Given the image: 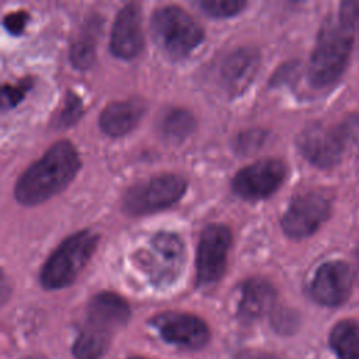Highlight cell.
Instances as JSON below:
<instances>
[{
  "instance_id": "cell-1",
  "label": "cell",
  "mask_w": 359,
  "mask_h": 359,
  "mask_svg": "<svg viewBox=\"0 0 359 359\" xmlns=\"http://www.w3.org/2000/svg\"><path fill=\"white\" fill-rule=\"evenodd\" d=\"M359 31V1H342L335 15H330L317 36L309 63V81L323 88L344 73L355 36Z\"/></svg>"
},
{
  "instance_id": "cell-2",
  "label": "cell",
  "mask_w": 359,
  "mask_h": 359,
  "mask_svg": "<svg viewBox=\"0 0 359 359\" xmlns=\"http://www.w3.org/2000/svg\"><path fill=\"white\" fill-rule=\"evenodd\" d=\"M80 156L69 140L53 143L18 177L14 196L25 206L39 205L60 194L80 170Z\"/></svg>"
},
{
  "instance_id": "cell-3",
  "label": "cell",
  "mask_w": 359,
  "mask_h": 359,
  "mask_svg": "<svg viewBox=\"0 0 359 359\" xmlns=\"http://www.w3.org/2000/svg\"><path fill=\"white\" fill-rule=\"evenodd\" d=\"M150 31L161 52L174 60L188 56L205 36L202 27L191 14L172 4L153 11Z\"/></svg>"
},
{
  "instance_id": "cell-4",
  "label": "cell",
  "mask_w": 359,
  "mask_h": 359,
  "mask_svg": "<svg viewBox=\"0 0 359 359\" xmlns=\"http://www.w3.org/2000/svg\"><path fill=\"white\" fill-rule=\"evenodd\" d=\"M97 244L98 234L91 230H80L66 237L42 265L41 285L48 290L72 285L90 261Z\"/></svg>"
},
{
  "instance_id": "cell-5",
  "label": "cell",
  "mask_w": 359,
  "mask_h": 359,
  "mask_svg": "<svg viewBox=\"0 0 359 359\" xmlns=\"http://www.w3.org/2000/svg\"><path fill=\"white\" fill-rule=\"evenodd\" d=\"M136 259L153 285L168 286L184 271L187 261L184 240L175 233L158 231L137 252Z\"/></svg>"
},
{
  "instance_id": "cell-6",
  "label": "cell",
  "mask_w": 359,
  "mask_h": 359,
  "mask_svg": "<svg viewBox=\"0 0 359 359\" xmlns=\"http://www.w3.org/2000/svg\"><path fill=\"white\" fill-rule=\"evenodd\" d=\"M187 191V181L177 174H158L132 185L123 196V209L133 216L150 215L177 203Z\"/></svg>"
},
{
  "instance_id": "cell-7",
  "label": "cell",
  "mask_w": 359,
  "mask_h": 359,
  "mask_svg": "<svg viewBox=\"0 0 359 359\" xmlns=\"http://www.w3.org/2000/svg\"><path fill=\"white\" fill-rule=\"evenodd\" d=\"M231 247V231L220 223L208 224L199 237L196 248V283L212 286L226 271L227 255Z\"/></svg>"
},
{
  "instance_id": "cell-8",
  "label": "cell",
  "mask_w": 359,
  "mask_h": 359,
  "mask_svg": "<svg viewBox=\"0 0 359 359\" xmlns=\"http://www.w3.org/2000/svg\"><path fill=\"white\" fill-rule=\"evenodd\" d=\"M286 177V165L279 158H261L241 168L231 180V188L243 199L258 201L272 195Z\"/></svg>"
},
{
  "instance_id": "cell-9",
  "label": "cell",
  "mask_w": 359,
  "mask_h": 359,
  "mask_svg": "<svg viewBox=\"0 0 359 359\" xmlns=\"http://www.w3.org/2000/svg\"><path fill=\"white\" fill-rule=\"evenodd\" d=\"M300 153L311 164L320 168H330L338 164L348 149L339 125L327 126L311 123L297 137Z\"/></svg>"
},
{
  "instance_id": "cell-10",
  "label": "cell",
  "mask_w": 359,
  "mask_h": 359,
  "mask_svg": "<svg viewBox=\"0 0 359 359\" xmlns=\"http://www.w3.org/2000/svg\"><path fill=\"white\" fill-rule=\"evenodd\" d=\"M330 216V202L318 192L294 198L280 219L283 233L290 238L311 236Z\"/></svg>"
},
{
  "instance_id": "cell-11",
  "label": "cell",
  "mask_w": 359,
  "mask_h": 359,
  "mask_svg": "<svg viewBox=\"0 0 359 359\" xmlns=\"http://www.w3.org/2000/svg\"><path fill=\"white\" fill-rule=\"evenodd\" d=\"M151 324L157 328L164 341L188 349H199L205 346L210 338L206 323L189 313H161L151 320Z\"/></svg>"
},
{
  "instance_id": "cell-12",
  "label": "cell",
  "mask_w": 359,
  "mask_h": 359,
  "mask_svg": "<svg viewBox=\"0 0 359 359\" xmlns=\"http://www.w3.org/2000/svg\"><path fill=\"white\" fill-rule=\"evenodd\" d=\"M143 41L140 7L136 3L125 4L112 25L109 49L115 57L130 60L140 53Z\"/></svg>"
},
{
  "instance_id": "cell-13",
  "label": "cell",
  "mask_w": 359,
  "mask_h": 359,
  "mask_svg": "<svg viewBox=\"0 0 359 359\" xmlns=\"http://www.w3.org/2000/svg\"><path fill=\"white\" fill-rule=\"evenodd\" d=\"M352 289V272L348 264L342 261H330L323 264L310 286L311 296L324 306L342 304Z\"/></svg>"
},
{
  "instance_id": "cell-14",
  "label": "cell",
  "mask_w": 359,
  "mask_h": 359,
  "mask_svg": "<svg viewBox=\"0 0 359 359\" xmlns=\"http://www.w3.org/2000/svg\"><path fill=\"white\" fill-rule=\"evenodd\" d=\"M129 316V304L122 296L114 292H101L88 302L86 327L112 337L128 323Z\"/></svg>"
},
{
  "instance_id": "cell-15",
  "label": "cell",
  "mask_w": 359,
  "mask_h": 359,
  "mask_svg": "<svg viewBox=\"0 0 359 359\" xmlns=\"http://www.w3.org/2000/svg\"><path fill=\"white\" fill-rule=\"evenodd\" d=\"M259 52L255 48H238L229 53L220 66V81L231 95L244 93L259 67Z\"/></svg>"
},
{
  "instance_id": "cell-16",
  "label": "cell",
  "mask_w": 359,
  "mask_h": 359,
  "mask_svg": "<svg viewBox=\"0 0 359 359\" xmlns=\"http://www.w3.org/2000/svg\"><path fill=\"white\" fill-rule=\"evenodd\" d=\"M144 112V102L139 98L109 102L98 118L100 129L112 137L129 133L140 121Z\"/></svg>"
},
{
  "instance_id": "cell-17",
  "label": "cell",
  "mask_w": 359,
  "mask_h": 359,
  "mask_svg": "<svg viewBox=\"0 0 359 359\" xmlns=\"http://www.w3.org/2000/svg\"><path fill=\"white\" fill-rule=\"evenodd\" d=\"M276 297L273 286L261 278H252L244 282L238 304V317L244 321H252L269 311Z\"/></svg>"
},
{
  "instance_id": "cell-18",
  "label": "cell",
  "mask_w": 359,
  "mask_h": 359,
  "mask_svg": "<svg viewBox=\"0 0 359 359\" xmlns=\"http://www.w3.org/2000/svg\"><path fill=\"white\" fill-rule=\"evenodd\" d=\"M101 28L102 20H100V17L97 15L90 17V21L86 22L76 41L72 43L69 57L76 69L86 70L93 66L95 60V48Z\"/></svg>"
},
{
  "instance_id": "cell-19",
  "label": "cell",
  "mask_w": 359,
  "mask_h": 359,
  "mask_svg": "<svg viewBox=\"0 0 359 359\" xmlns=\"http://www.w3.org/2000/svg\"><path fill=\"white\" fill-rule=\"evenodd\" d=\"M330 344L339 359H359V323H338L330 334Z\"/></svg>"
},
{
  "instance_id": "cell-20",
  "label": "cell",
  "mask_w": 359,
  "mask_h": 359,
  "mask_svg": "<svg viewBox=\"0 0 359 359\" xmlns=\"http://www.w3.org/2000/svg\"><path fill=\"white\" fill-rule=\"evenodd\" d=\"M195 126L194 115L182 108L168 109L160 122L161 133L171 142H182L194 132Z\"/></svg>"
},
{
  "instance_id": "cell-21",
  "label": "cell",
  "mask_w": 359,
  "mask_h": 359,
  "mask_svg": "<svg viewBox=\"0 0 359 359\" xmlns=\"http://www.w3.org/2000/svg\"><path fill=\"white\" fill-rule=\"evenodd\" d=\"M109 342V335L84 327L73 345V353L76 359H101L107 352Z\"/></svg>"
},
{
  "instance_id": "cell-22",
  "label": "cell",
  "mask_w": 359,
  "mask_h": 359,
  "mask_svg": "<svg viewBox=\"0 0 359 359\" xmlns=\"http://www.w3.org/2000/svg\"><path fill=\"white\" fill-rule=\"evenodd\" d=\"M199 6L213 18H229L241 13L247 3L241 0H203Z\"/></svg>"
},
{
  "instance_id": "cell-23",
  "label": "cell",
  "mask_w": 359,
  "mask_h": 359,
  "mask_svg": "<svg viewBox=\"0 0 359 359\" xmlns=\"http://www.w3.org/2000/svg\"><path fill=\"white\" fill-rule=\"evenodd\" d=\"M83 114V104L80 97L73 93V91H67L63 100V107L60 109L59 118H57V123L59 126H70L74 122H77L80 119Z\"/></svg>"
},
{
  "instance_id": "cell-24",
  "label": "cell",
  "mask_w": 359,
  "mask_h": 359,
  "mask_svg": "<svg viewBox=\"0 0 359 359\" xmlns=\"http://www.w3.org/2000/svg\"><path fill=\"white\" fill-rule=\"evenodd\" d=\"M265 136L266 133L262 129L255 128V129L244 130L234 137V143H233L234 150L240 154L252 153L261 147V144L265 140Z\"/></svg>"
},
{
  "instance_id": "cell-25",
  "label": "cell",
  "mask_w": 359,
  "mask_h": 359,
  "mask_svg": "<svg viewBox=\"0 0 359 359\" xmlns=\"http://www.w3.org/2000/svg\"><path fill=\"white\" fill-rule=\"evenodd\" d=\"M32 87V80L31 79H24L20 83H17L15 86L11 84H6L3 86V107L4 108H11L14 105H17L28 93V90Z\"/></svg>"
},
{
  "instance_id": "cell-26",
  "label": "cell",
  "mask_w": 359,
  "mask_h": 359,
  "mask_svg": "<svg viewBox=\"0 0 359 359\" xmlns=\"http://www.w3.org/2000/svg\"><path fill=\"white\" fill-rule=\"evenodd\" d=\"M339 128L348 149L359 150V114H352L346 116L339 123Z\"/></svg>"
},
{
  "instance_id": "cell-27",
  "label": "cell",
  "mask_w": 359,
  "mask_h": 359,
  "mask_svg": "<svg viewBox=\"0 0 359 359\" xmlns=\"http://www.w3.org/2000/svg\"><path fill=\"white\" fill-rule=\"evenodd\" d=\"M29 20V14L24 10H20V11H14V13H8L4 18H3V24H4V28L13 34V35H20L27 22Z\"/></svg>"
},
{
  "instance_id": "cell-28",
  "label": "cell",
  "mask_w": 359,
  "mask_h": 359,
  "mask_svg": "<svg viewBox=\"0 0 359 359\" xmlns=\"http://www.w3.org/2000/svg\"><path fill=\"white\" fill-rule=\"evenodd\" d=\"M254 359H272V356H268V355H257Z\"/></svg>"
},
{
  "instance_id": "cell-29",
  "label": "cell",
  "mask_w": 359,
  "mask_h": 359,
  "mask_svg": "<svg viewBox=\"0 0 359 359\" xmlns=\"http://www.w3.org/2000/svg\"><path fill=\"white\" fill-rule=\"evenodd\" d=\"M25 359H43L41 356H29V358H25Z\"/></svg>"
},
{
  "instance_id": "cell-30",
  "label": "cell",
  "mask_w": 359,
  "mask_h": 359,
  "mask_svg": "<svg viewBox=\"0 0 359 359\" xmlns=\"http://www.w3.org/2000/svg\"><path fill=\"white\" fill-rule=\"evenodd\" d=\"M356 255H358V264H359V247H358V251H356Z\"/></svg>"
},
{
  "instance_id": "cell-31",
  "label": "cell",
  "mask_w": 359,
  "mask_h": 359,
  "mask_svg": "<svg viewBox=\"0 0 359 359\" xmlns=\"http://www.w3.org/2000/svg\"><path fill=\"white\" fill-rule=\"evenodd\" d=\"M133 359H140V358H133Z\"/></svg>"
}]
</instances>
